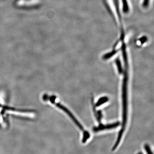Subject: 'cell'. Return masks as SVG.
Returning <instances> with one entry per match:
<instances>
[{
  "mask_svg": "<svg viewBox=\"0 0 154 154\" xmlns=\"http://www.w3.org/2000/svg\"><path fill=\"white\" fill-rule=\"evenodd\" d=\"M124 71L123 85L122 89V122L121 130L119 132L120 134H123L126 126L127 119V85L128 81V64H124Z\"/></svg>",
  "mask_w": 154,
  "mask_h": 154,
  "instance_id": "6da1fadb",
  "label": "cell"
},
{
  "mask_svg": "<svg viewBox=\"0 0 154 154\" xmlns=\"http://www.w3.org/2000/svg\"><path fill=\"white\" fill-rule=\"evenodd\" d=\"M42 99L45 101H49L52 104H54L57 107H58L61 110H62L65 113H66L81 130L83 131H85L84 127H83L82 125L78 121V119L75 118V117L71 112V111L68 108H67L65 106L62 105L60 102H57V97L55 96H49L47 94H45L42 97Z\"/></svg>",
  "mask_w": 154,
  "mask_h": 154,
  "instance_id": "7a4b0ae2",
  "label": "cell"
},
{
  "mask_svg": "<svg viewBox=\"0 0 154 154\" xmlns=\"http://www.w3.org/2000/svg\"><path fill=\"white\" fill-rule=\"evenodd\" d=\"M120 125V122H114V123L104 125L100 123L98 126L94 127L93 128V131L95 132L98 131H102L105 130H109L117 128Z\"/></svg>",
  "mask_w": 154,
  "mask_h": 154,
  "instance_id": "3957f363",
  "label": "cell"
},
{
  "mask_svg": "<svg viewBox=\"0 0 154 154\" xmlns=\"http://www.w3.org/2000/svg\"><path fill=\"white\" fill-rule=\"evenodd\" d=\"M92 103L93 105V110H94V114H95V117L97 119V121L99 122V124L101 123V120H102V112L100 110H96V106L94 104V98H92Z\"/></svg>",
  "mask_w": 154,
  "mask_h": 154,
  "instance_id": "277c9868",
  "label": "cell"
},
{
  "mask_svg": "<svg viewBox=\"0 0 154 154\" xmlns=\"http://www.w3.org/2000/svg\"><path fill=\"white\" fill-rule=\"evenodd\" d=\"M108 99H108V97H107V96L102 97L98 100L96 104H95V106H96V107H99V106H101V105L107 102L108 101Z\"/></svg>",
  "mask_w": 154,
  "mask_h": 154,
  "instance_id": "5b68a950",
  "label": "cell"
},
{
  "mask_svg": "<svg viewBox=\"0 0 154 154\" xmlns=\"http://www.w3.org/2000/svg\"><path fill=\"white\" fill-rule=\"evenodd\" d=\"M118 51L117 50L113 49V51H111L110 52L106 54H105L103 57V59L104 60L108 59L110 58V57H112V56H113L114 54H116V53L117 52H118Z\"/></svg>",
  "mask_w": 154,
  "mask_h": 154,
  "instance_id": "8992f818",
  "label": "cell"
},
{
  "mask_svg": "<svg viewBox=\"0 0 154 154\" xmlns=\"http://www.w3.org/2000/svg\"><path fill=\"white\" fill-rule=\"evenodd\" d=\"M115 63L117 65V69H118V72L119 74H121L123 73V71L122 67V65L121 62H120V60L119 59V58H117L115 60Z\"/></svg>",
  "mask_w": 154,
  "mask_h": 154,
  "instance_id": "52a82bcc",
  "label": "cell"
},
{
  "mask_svg": "<svg viewBox=\"0 0 154 154\" xmlns=\"http://www.w3.org/2000/svg\"><path fill=\"white\" fill-rule=\"evenodd\" d=\"M122 8L123 11L125 13H128L129 11V7H128V3L127 0H122Z\"/></svg>",
  "mask_w": 154,
  "mask_h": 154,
  "instance_id": "ba28073f",
  "label": "cell"
},
{
  "mask_svg": "<svg viewBox=\"0 0 154 154\" xmlns=\"http://www.w3.org/2000/svg\"><path fill=\"white\" fill-rule=\"evenodd\" d=\"M90 137V133L88 132L87 131H84V134H83V138L82 140V142L84 143H85Z\"/></svg>",
  "mask_w": 154,
  "mask_h": 154,
  "instance_id": "9c48e42d",
  "label": "cell"
},
{
  "mask_svg": "<svg viewBox=\"0 0 154 154\" xmlns=\"http://www.w3.org/2000/svg\"><path fill=\"white\" fill-rule=\"evenodd\" d=\"M144 147L147 154H153L152 152L151 149L150 148L149 146V145L146 144L144 146Z\"/></svg>",
  "mask_w": 154,
  "mask_h": 154,
  "instance_id": "30bf717a",
  "label": "cell"
},
{
  "mask_svg": "<svg viewBox=\"0 0 154 154\" xmlns=\"http://www.w3.org/2000/svg\"><path fill=\"white\" fill-rule=\"evenodd\" d=\"M149 0H143V5L144 8H146L148 7L149 4Z\"/></svg>",
  "mask_w": 154,
  "mask_h": 154,
  "instance_id": "8fae6325",
  "label": "cell"
},
{
  "mask_svg": "<svg viewBox=\"0 0 154 154\" xmlns=\"http://www.w3.org/2000/svg\"><path fill=\"white\" fill-rule=\"evenodd\" d=\"M147 40L146 37H142L140 39V41L141 42V44H143V43H144L145 42H146V41Z\"/></svg>",
  "mask_w": 154,
  "mask_h": 154,
  "instance_id": "7c38bea8",
  "label": "cell"
},
{
  "mask_svg": "<svg viewBox=\"0 0 154 154\" xmlns=\"http://www.w3.org/2000/svg\"><path fill=\"white\" fill-rule=\"evenodd\" d=\"M138 154H143L142 153L140 152V153H139Z\"/></svg>",
  "mask_w": 154,
  "mask_h": 154,
  "instance_id": "4fadbf2b",
  "label": "cell"
}]
</instances>
